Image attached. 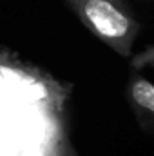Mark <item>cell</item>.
Wrapping results in <instances>:
<instances>
[{"label": "cell", "mask_w": 154, "mask_h": 156, "mask_svg": "<svg viewBox=\"0 0 154 156\" xmlns=\"http://www.w3.org/2000/svg\"><path fill=\"white\" fill-rule=\"evenodd\" d=\"M82 24L102 42L123 56L140 31L138 20L129 11L125 0H67Z\"/></svg>", "instance_id": "7a4b0ae2"}, {"label": "cell", "mask_w": 154, "mask_h": 156, "mask_svg": "<svg viewBox=\"0 0 154 156\" xmlns=\"http://www.w3.org/2000/svg\"><path fill=\"white\" fill-rule=\"evenodd\" d=\"M38 75L20 66L11 55L0 53V156H22L20 144L29 156H42L29 149L37 144L44 149L45 138L29 133V125L58 131V116L53 111L47 85Z\"/></svg>", "instance_id": "6da1fadb"}, {"label": "cell", "mask_w": 154, "mask_h": 156, "mask_svg": "<svg viewBox=\"0 0 154 156\" xmlns=\"http://www.w3.org/2000/svg\"><path fill=\"white\" fill-rule=\"evenodd\" d=\"M131 98L142 115L154 123V83L142 76H134L131 82Z\"/></svg>", "instance_id": "3957f363"}]
</instances>
